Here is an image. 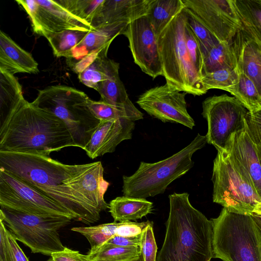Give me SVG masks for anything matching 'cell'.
Masks as SVG:
<instances>
[{
  "label": "cell",
  "mask_w": 261,
  "mask_h": 261,
  "mask_svg": "<svg viewBox=\"0 0 261 261\" xmlns=\"http://www.w3.org/2000/svg\"><path fill=\"white\" fill-rule=\"evenodd\" d=\"M153 222L149 221L141 235L142 261H156L158 247L156 244L153 229Z\"/></svg>",
  "instance_id": "cell-38"
},
{
  "label": "cell",
  "mask_w": 261,
  "mask_h": 261,
  "mask_svg": "<svg viewBox=\"0 0 261 261\" xmlns=\"http://www.w3.org/2000/svg\"><path fill=\"white\" fill-rule=\"evenodd\" d=\"M206 143L205 135L198 134L186 147L166 159L153 163L141 162L133 174L123 176L124 196L146 198L164 193L171 182L193 167V154Z\"/></svg>",
  "instance_id": "cell-5"
},
{
  "label": "cell",
  "mask_w": 261,
  "mask_h": 261,
  "mask_svg": "<svg viewBox=\"0 0 261 261\" xmlns=\"http://www.w3.org/2000/svg\"><path fill=\"white\" fill-rule=\"evenodd\" d=\"M184 9L157 36L163 76L171 88L200 96L206 92L202 85V76L192 62L187 49L185 38L187 16Z\"/></svg>",
  "instance_id": "cell-4"
},
{
  "label": "cell",
  "mask_w": 261,
  "mask_h": 261,
  "mask_svg": "<svg viewBox=\"0 0 261 261\" xmlns=\"http://www.w3.org/2000/svg\"><path fill=\"white\" fill-rule=\"evenodd\" d=\"M236 68L237 61L231 42H220L204 57L203 76L221 69Z\"/></svg>",
  "instance_id": "cell-28"
},
{
  "label": "cell",
  "mask_w": 261,
  "mask_h": 261,
  "mask_svg": "<svg viewBox=\"0 0 261 261\" xmlns=\"http://www.w3.org/2000/svg\"><path fill=\"white\" fill-rule=\"evenodd\" d=\"M25 100L22 87L17 79L0 69V123Z\"/></svg>",
  "instance_id": "cell-23"
},
{
  "label": "cell",
  "mask_w": 261,
  "mask_h": 261,
  "mask_svg": "<svg viewBox=\"0 0 261 261\" xmlns=\"http://www.w3.org/2000/svg\"><path fill=\"white\" fill-rule=\"evenodd\" d=\"M185 8L182 0H152L147 16L156 37Z\"/></svg>",
  "instance_id": "cell-24"
},
{
  "label": "cell",
  "mask_w": 261,
  "mask_h": 261,
  "mask_svg": "<svg viewBox=\"0 0 261 261\" xmlns=\"http://www.w3.org/2000/svg\"><path fill=\"white\" fill-rule=\"evenodd\" d=\"M141 235L142 234L136 237H127L115 234L104 243L125 247L140 246Z\"/></svg>",
  "instance_id": "cell-44"
},
{
  "label": "cell",
  "mask_w": 261,
  "mask_h": 261,
  "mask_svg": "<svg viewBox=\"0 0 261 261\" xmlns=\"http://www.w3.org/2000/svg\"><path fill=\"white\" fill-rule=\"evenodd\" d=\"M253 213L261 215V202L257 205Z\"/></svg>",
  "instance_id": "cell-46"
},
{
  "label": "cell",
  "mask_w": 261,
  "mask_h": 261,
  "mask_svg": "<svg viewBox=\"0 0 261 261\" xmlns=\"http://www.w3.org/2000/svg\"><path fill=\"white\" fill-rule=\"evenodd\" d=\"M187 94L166 83L146 90L137 103L149 115L163 122L179 123L192 129L195 124L187 111Z\"/></svg>",
  "instance_id": "cell-13"
},
{
  "label": "cell",
  "mask_w": 261,
  "mask_h": 261,
  "mask_svg": "<svg viewBox=\"0 0 261 261\" xmlns=\"http://www.w3.org/2000/svg\"><path fill=\"white\" fill-rule=\"evenodd\" d=\"M109 212L114 222H120L141 219L151 213L153 203L146 198L123 196L117 197L109 204Z\"/></svg>",
  "instance_id": "cell-22"
},
{
  "label": "cell",
  "mask_w": 261,
  "mask_h": 261,
  "mask_svg": "<svg viewBox=\"0 0 261 261\" xmlns=\"http://www.w3.org/2000/svg\"><path fill=\"white\" fill-rule=\"evenodd\" d=\"M68 12L92 27L105 0H59Z\"/></svg>",
  "instance_id": "cell-31"
},
{
  "label": "cell",
  "mask_w": 261,
  "mask_h": 261,
  "mask_svg": "<svg viewBox=\"0 0 261 261\" xmlns=\"http://www.w3.org/2000/svg\"><path fill=\"white\" fill-rule=\"evenodd\" d=\"M75 146L65 123L25 99L0 123V151L49 156Z\"/></svg>",
  "instance_id": "cell-2"
},
{
  "label": "cell",
  "mask_w": 261,
  "mask_h": 261,
  "mask_svg": "<svg viewBox=\"0 0 261 261\" xmlns=\"http://www.w3.org/2000/svg\"><path fill=\"white\" fill-rule=\"evenodd\" d=\"M188 193L169 196L166 234L156 261H210L214 257L213 222L194 208Z\"/></svg>",
  "instance_id": "cell-3"
},
{
  "label": "cell",
  "mask_w": 261,
  "mask_h": 261,
  "mask_svg": "<svg viewBox=\"0 0 261 261\" xmlns=\"http://www.w3.org/2000/svg\"><path fill=\"white\" fill-rule=\"evenodd\" d=\"M223 90L230 93L241 101L248 112L260 107L261 96L255 84L246 74L239 72L237 83Z\"/></svg>",
  "instance_id": "cell-30"
},
{
  "label": "cell",
  "mask_w": 261,
  "mask_h": 261,
  "mask_svg": "<svg viewBox=\"0 0 261 261\" xmlns=\"http://www.w3.org/2000/svg\"><path fill=\"white\" fill-rule=\"evenodd\" d=\"M10 230H6V250L5 261H29Z\"/></svg>",
  "instance_id": "cell-40"
},
{
  "label": "cell",
  "mask_w": 261,
  "mask_h": 261,
  "mask_svg": "<svg viewBox=\"0 0 261 261\" xmlns=\"http://www.w3.org/2000/svg\"><path fill=\"white\" fill-rule=\"evenodd\" d=\"M243 27L261 43V0H233Z\"/></svg>",
  "instance_id": "cell-27"
},
{
  "label": "cell",
  "mask_w": 261,
  "mask_h": 261,
  "mask_svg": "<svg viewBox=\"0 0 261 261\" xmlns=\"http://www.w3.org/2000/svg\"><path fill=\"white\" fill-rule=\"evenodd\" d=\"M46 261H56L52 257L50 256V257L47 259Z\"/></svg>",
  "instance_id": "cell-47"
},
{
  "label": "cell",
  "mask_w": 261,
  "mask_h": 261,
  "mask_svg": "<svg viewBox=\"0 0 261 261\" xmlns=\"http://www.w3.org/2000/svg\"><path fill=\"white\" fill-rule=\"evenodd\" d=\"M89 98L83 91L57 85L39 91L31 102L62 120L70 132L76 147L84 150L100 121L90 110Z\"/></svg>",
  "instance_id": "cell-7"
},
{
  "label": "cell",
  "mask_w": 261,
  "mask_h": 261,
  "mask_svg": "<svg viewBox=\"0 0 261 261\" xmlns=\"http://www.w3.org/2000/svg\"><path fill=\"white\" fill-rule=\"evenodd\" d=\"M185 43L190 59L202 78L204 56L200 43L187 23L185 32Z\"/></svg>",
  "instance_id": "cell-37"
},
{
  "label": "cell",
  "mask_w": 261,
  "mask_h": 261,
  "mask_svg": "<svg viewBox=\"0 0 261 261\" xmlns=\"http://www.w3.org/2000/svg\"><path fill=\"white\" fill-rule=\"evenodd\" d=\"M96 91L100 95V100L105 102L114 105L133 104L120 79L119 72L100 83Z\"/></svg>",
  "instance_id": "cell-32"
},
{
  "label": "cell",
  "mask_w": 261,
  "mask_h": 261,
  "mask_svg": "<svg viewBox=\"0 0 261 261\" xmlns=\"http://www.w3.org/2000/svg\"><path fill=\"white\" fill-rule=\"evenodd\" d=\"M88 105L94 116L100 121L123 118L135 121L143 118V114L134 104L114 105L89 98Z\"/></svg>",
  "instance_id": "cell-25"
},
{
  "label": "cell",
  "mask_w": 261,
  "mask_h": 261,
  "mask_svg": "<svg viewBox=\"0 0 261 261\" xmlns=\"http://www.w3.org/2000/svg\"><path fill=\"white\" fill-rule=\"evenodd\" d=\"M0 69L12 75L39 72L38 64L32 55L2 31L0 32Z\"/></svg>",
  "instance_id": "cell-21"
},
{
  "label": "cell",
  "mask_w": 261,
  "mask_h": 261,
  "mask_svg": "<svg viewBox=\"0 0 261 261\" xmlns=\"http://www.w3.org/2000/svg\"><path fill=\"white\" fill-rule=\"evenodd\" d=\"M246 127L248 134L255 144L261 161V106L246 116Z\"/></svg>",
  "instance_id": "cell-39"
},
{
  "label": "cell",
  "mask_w": 261,
  "mask_h": 261,
  "mask_svg": "<svg viewBox=\"0 0 261 261\" xmlns=\"http://www.w3.org/2000/svg\"><path fill=\"white\" fill-rule=\"evenodd\" d=\"M231 43L239 71L252 80L261 96V52L257 41L242 27Z\"/></svg>",
  "instance_id": "cell-18"
},
{
  "label": "cell",
  "mask_w": 261,
  "mask_h": 261,
  "mask_svg": "<svg viewBox=\"0 0 261 261\" xmlns=\"http://www.w3.org/2000/svg\"><path fill=\"white\" fill-rule=\"evenodd\" d=\"M257 43H258V47H259V50H260V52H261V43H260L258 42L257 41Z\"/></svg>",
  "instance_id": "cell-48"
},
{
  "label": "cell",
  "mask_w": 261,
  "mask_h": 261,
  "mask_svg": "<svg viewBox=\"0 0 261 261\" xmlns=\"http://www.w3.org/2000/svg\"><path fill=\"white\" fill-rule=\"evenodd\" d=\"M239 71L236 69H223L204 74L202 83L205 91L211 89L223 90L236 84L239 79Z\"/></svg>",
  "instance_id": "cell-36"
},
{
  "label": "cell",
  "mask_w": 261,
  "mask_h": 261,
  "mask_svg": "<svg viewBox=\"0 0 261 261\" xmlns=\"http://www.w3.org/2000/svg\"><path fill=\"white\" fill-rule=\"evenodd\" d=\"M213 201L227 210L251 214L261 198L240 162L225 151H217L213 162Z\"/></svg>",
  "instance_id": "cell-8"
},
{
  "label": "cell",
  "mask_w": 261,
  "mask_h": 261,
  "mask_svg": "<svg viewBox=\"0 0 261 261\" xmlns=\"http://www.w3.org/2000/svg\"><path fill=\"white\" fill-rule=\"evenodd\" d=\"M225 152L236 158L248 173L252 185L261 198V161L257 150L244 127L228 139Z\"/></svg>",
  "instance_id": "cell-17"
},
{
  "label": "cell",
  "mask_w": 261,
  "mask_h": 261,
  "mask_svg": "<svg viewBox=\"0 0 261 261\" xmlns=\"http://www.w3.org/2000/svg\"><path fill=\"white\" fill-rule=\"evenodd\" d=\"M118 225L119 223L114 222L96 226L74 227L71 228V230L84 236L90 244V250H92L98 248L115 235Z\"/></svg>",
  "instance_id": "cell-34"
},
{
  "label": "cell",
  "mask_w": 261,
  "mask_h": 261,
  "mask_svg": "<svg viewBox=\"0 0 261 261\" xmlns=\"http://www.w3.org/2000/svg\"><path fill=\"white\" fill-rule=\"evenodd\" d=\"M110 46V45H108L100 50L87 55L72 65L70 67L71 69L76 73L80 74L92 64L98 57L102 55L108 54Z\"/></svg>",
  "instance_id": "cell-42"
},
{
  "label": "cell",
  "mask_w": 261,
  "mask_h": 261,
  "mask_svg": "<svg viewBox=\"0 0 261 261\" xmlns=\"http://www.w3.org/2000/svg\"><path fill=\"white\" fill-rule=\"evenodd\" d=\"M50 256L56 261H88L87 255L66 247L62 251L53 253Z\"/></svg>",
  "instance_id": "cell-43"
},
{
  "label": "cell",
  "mask_w": 261,
  "mask_h": 261,
  "mask_svg": "<svg viewBox=\"0 0 261 261\" xmlns=\"http://www.w3.org/2000/svg\"><path fill=\"white\" fill-rule=\"evenodd\" d=\"M88 261H137L141 258L140 246L121 247L103 243L87 254Z\"/></svg>",
  "instance_id": "cell-29"
},
{
  "label": "cell",
  "mask_w": 261,
  "mask_h": 261,
  "mask_svg": "<svg viewBox=\"0 0 261 261\" xmlns=\"http://www.w3.org/2000/svg\"><path fill=\"white\" fill-rule=\"evenodd\" d=\"M190 9L221 42L232 41L242 23L233 0H182Z\"/></svg>",
  "instance_id": "cell-14"
},
{
  "label": "cell",
  "mask_w": 261,
  "mask_h": 261,
  "mask_svg": "<svg viewBox=\"0 0 261 261\" xmlns=\"http://www.w3.org/2000/svg\"><path fill=\"white\" fill-rule=\"evenodd\" d=\"M135 126L127 119L100 121L84 150L92 159L112 153L122 141L132 138Z\"/></svg>",
  "instance_id": "cell-16"
},
{
  "label": "cell",
  "mask_w": 261,
  "mask_h": 261,
  "mask_svg": "<svg viewBox=\"0 0 261 261\" xmlns=\"http://www.w3.org/2000/svg\"><path fill=\"white\" fill-rule=\"evenodd\" d=\"M0 206L44 217L73 220L65 208L38 190L0 168Z\"/></svg>",
  "instance_id": "cell-11"
},
{
  "label": "cell",
  "mask_w": 261,
  "mask_h": 261,
  "mask_svg": "<svg viewBox=\"0 0 261 261\" xmlns=\"http://www.w3.org/2000/svg\"><path fill=\"white\" fill-rule=\"evenodd\" d=\"M137 261H142L141 258Z\"/></svg>",
  "instance_id": "cell-49"
},
{
  "label": "cell",
  "mask_w": 261,
  "mask_h": 261,
  "mask_svg": "<svg viewBox=\"0 0 261 261\" xmlns=\"http://www.w3.org/2000/svg\"><path fill=\"white\" fill-rule=\"evenodd\" d=\"M27 12L33 32L46 38L66 30L89 32L94 29L68 12L57 1L16 0Z\"/></svg>",
  "instance_id": "cell-12"
},
{
  "label": "cell",
  "mask_w": 261,
  "mask_h": 261,
  "mask_svg": "<svg viewBox=\"0 0 261 261\" xmlns=\"http://www.w3.org/2000/svg\"><path fill=\"white\" fill-rule=\"evenodd\" d=\"M152 0H105L92 27L99 29L118 22L129 23L147 15Z\"/></svg>",
  "instance_id": "cell-19"
},
{
  "label": "cell",
  "mask_w": 261,
  "mask_h": 261,
  "mask_svg": "<svg viewBox=\"0 0 261 261\" xmlns=\"http://www.w3.org/2000/svg\"><path fill=\"white\" fill-rule=\"evenodd\" d=\"M213 222L214 257L223 261H261V231L251 214L223 208Z\"/></svg>",
  "instance_id": "cell-6"
},
{
  "label": "cell",
  "mask_w": 261,
  "mask_h": 261,
  "mask_svg": "<svg viewBox=\"0 0 261 261\" xmlns=\"http://www.w3.org/2000/svg\"><path fill=\"white\" fill-rule=\"evenodd\" d=\"M108 54L98 57L85 70L78 74L81 83L96 90L98 85L119 72V64L108 57Z\"/></svg>",
  "instance_id": "cell-26"
},
{
  "label": "cell",
  "mask_w": 261,
  "mask_h": 261,
  "mask_svg": "<svg viewBox=\"0 0 261 261\" xmlns=\"http://www.w3.org/2000/svg\"><path fill=\"white\" fill-rule=\"evenodd\" d=\"M149 221L141 223L130 221L119 222L116 234L122 237H136L142 234Z\"/></svg>",
  "instance_id": "cell-41"
},
{
  "label": "cell",
  "mask_w": 261,
  "mask_h": 261,
  "mask_svg": "<svg viewBox=\"0 0 261 261\" xmlns=\"http://www.w3.org/2000/svg\"><path fill=\"white\" fill-rule=\"evenodd\" d=\"M0 220L32 253L48 256L64 249L58 231L71 220L64 217H41L1 206Z\"/></svg>",
  "instance_id": "cell-9"
},
{
  "label": "cell",
  "mask_w": 261,
  "mask_h": 261,
  "mask_svg": "<svg viewBox=\"0 0 261 261\" xmlns=\"http://www.w3.org/2000/svg\"><path fill=\"white\" fill-rule=\"evenodd\" d=\"M0 168L53 199L76 221L95 223L109 207L104 195L110 184L100 161L68 165L47 155L0 151Z\"/></svg>",
  "instance_id": "cell-1"
},
{
  "label": "cell",
  "mask_w": 261,
  "mask_h": 261,
  "mask_svg": "<svg viewBox=\"0 0 261 261\" xmlns=\"http://www.w3.org/2000/svg\"><path fill=\"white\" fill-rule=\"evenodd\" d=\"M202 110L207 123V143L224 151L230 136L244 127L248 111L237 98L226 94L207 98Z\"/></svg>",
  "instance_id": "cell-10"
},
{
  "label": "cell",
  "mask_w": 261,
  "mask_h": 261,
  "mask_svg": "<svg viewBox=\"0 0 261 261\" xmlns=\"http://www.w3.org/2000/svg\"><path fill=\"white\" fill-rule=\"evenodd\" d=\"M88 32L66 30L49 35L46 39L57 57L67 58L73 48L85 37Z\"/></svg>",
  "instance_id": "cell-33"
},
{
  "label": "cell",
  "mask_w": 261,
  "mask_h": 261,
  "mask_svg": "<svg viewBox=\"0 0 261 261\" xmlns=\"http://www.w3.org/2000/svg\"><path fill=\"white\" fill-rule=\"evenodd\" d=\"M127 24L118 22L89 31L66 58L68 66L71 67L87 55L111 45L117 36L122 35Z\"/></svg>",
  "instance_id": "cell-20"
},
{
  "label": "cell",
  "mask_w": 261,
  "mask_h": 261,
  "mask_svg": "<svg viewBox=\"0 0 261 261\" xmlns=\"http://www.w3.org/2000/svg\"><path fill=\"white\" fill-rule=\"evenodd\" d=\"M122 35L127 38L134 62L141 70L153 79L163 76L157 37L147 16L128 23Z\"/></svg>",
  "instance_id": "cell-15"
},
{
  "label": "cell",
  "mask_w": 261,
  "mask_h": 261,
  "mask_svg": "<svg viewBox=\"0 0 261 261\" xmlns=\"http://www.w3.org/2000/svg\"><path fill=\"white\" fill-rule=\"evenodd\" d=\"M256 222L257 225L261 231V215L257 214L255 213H252L251 214Z\"/></svg>",
  "instance_id": "cell-45"
},
{
  "label": "cell",
  "mask_w": 261,
  "mask_h": 261,
  "mask_svg": "<svg viewBox=\"0 0 261 261\" xmlns=\"http://www.w3.org/2000/svg\"><path fill=\"white\" fill-rule=\"evenodd\" d=\"M188 25L198 39L203 56L221 42L188 8L184 9Z\"/></svg>",
  "instance_id": "cell-35"
}]
</instances>
